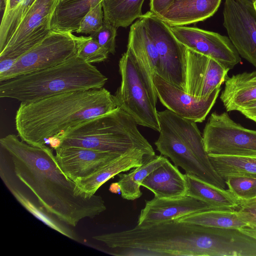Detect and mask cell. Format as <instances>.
Returning <instances> with one entry per match:
<instances>
[{
	"instance_id": "6da1fadb",
	"label": "cell",
	"mask_w": 256,
	"mask_h": 256,
	"mask_svg": "<svg viewBox=\"0 0 256 256\" xmlns=\"http://www.w3.org/2000/svg\"><path fill=\"white\" fill-rule=\"evenodd\" d=\"M0 176L16 200L51 228L64 235L67 225L106 210L102 198L88 196L60 169L51 148L10 134L0 140Z\"/></svg>"
},
{
	"instance_id": "7a4b0ae2",
	"label": "cell",
	"mask_w": 256,
	"mask_h": 256,
	"mask_svg": "<svg viewBox=\"0 0 256 256\" xmlns=\"http://www.w3.org/2000/svg\"><path fill=\"white\" fill-rule=\"evenodd\" d=\"M117 108L113 95L105 88L73 91L20 102L15 126L22 140L43 146L50 138Z\"/></svg>"
},
{
	"instance_id": "3957f363",
	"label": "cell",
	"mask_w": 256,
	"mask_h": 256,
	"mask_svg": "<svg viewBox=\"0 0 256 256\" xmlns=\"http://www.w3.org/2000/svg\"><path fill=\"white\" fill-rule=\"evenodd\" d=\"M107 80L76 54L56 66L0 82V97L30 102L68 92L100 88Z\"/></svg>"
},
{
	"instance_id": "277c9868",
	"label": "cell",
	"mask_w": 256,
	"mask_h": 256,
	"mask_svg": "<svg viewBox=\"0 0 256 256\" xmlns=\"http://www.w3.org/2000/svg\"><path fill=\"white\" fill-rule=\"evenodd\" d=\"M134 118L119 108L54 138L60 146H76L120 154L134 149L155 152Z\"/></svg>"
},
{
	"instance_id": "5b68a950",
	"label": "cell",
	"mask_w": 256,
	"mask_h": 256,
	"mask_svg": "<svg viewBox=\"0 0 256 256\" xmlns=\"http://www.w3.org/2000/svg\"><path fill=\"white\" fill-rule=\"evenodd\" d=\"M160 135L154 142L156 150L170 158L186 174L218 188L225 189L224 180L210 171L197 158L204 152L202 136L196 122L166 111L158 115Z\"/></svg>"
},
{
	"instance_id": "8992f818",
	"label": "cell",
	"mask_w": 256,
	"mask_h": 256,
	"mask_svg": "<svg viewBox=\"0 0 256 256\" xmlns=\"http://www.w3.org/2000/svg\"><path fill=\"white\" fill-rule=\"evenodd\" d=\"M121 83L113 98L118 108L132 116L138 125L160 132L158 111L128 48L119 61Z\"/></svg>"
},
{
	"instance_id": "52a82bcc",
	"label": "cell",
	"mask_w": 256,
	"mask_h": 256,
	"mask_svg": "<svg viewBox=\"0 0 256 256\" xmlns=\"http://www.w3.org/2000/svg\"><path fill=\"white\" fill-rule=\"evenodd\" d=\"M58 0H35L24 16L4 49L0 52V74L41 41L51 30Z\"/></svg>"
},
{
	"instance_id": "ba28073f",
	"label": "cell",
	"mask_w": 256,
	"mask_h": 256,
	"mask_svg": "<svg viewBox=\"0 0 256 256\" xmlns=\"http://www.w3.org/2000/svg\"><path fill=\"white\" fill-rule=\"evenodd\" d=\"M78 36L72 32L51 30L38 44L21 56L0 82L59 64L76 54Z\"/></svg>"
},
{
	"instance_id": "9c48e42d",
	"label": "cell",
	"mask_w": 256,
	"mask_h": 256,
	"mask_svg": "<svg viewBox=\"0 0 256 256\" xmlns=\"http://www.w3.org/2000/svg\"><path fill=\"white\" fill-rule=\"evenodd\" d=\"M202 138L208 155L256 154V130L246 128L234 122L227 112L210 114Z\"/></svg>"
},
{
	"instance_id": "30bf717a",
	"label": "cell",
	"mask_w": 256,
	"mask_h": 256,
	"mask_svg": "<svg viewBox=\"0 0 256 256\" xmlns=\"http://www.w3.org/2000/svg\"><path fill=\"white\" fill-rule=\"evenodd\" d=\"M140 18L158 54L156 74L185 91L186 48L176 39L168 26L150 11Z\"/></svg>"
},
{
	"instance_id": "8fae6325",
	"label": "cell",
	"mask_w": 256,
	"mask_h": 256,
	"mask_svg": "<svg viewBox=\"0 0 256 256\" xmlns=\"http://www.w3.org/2000/svg\"><path fill=\"white\" fill-rule=\"evenodd\" d=\"M224 26L240 56L256 68V11L252 0H225Z\"/></svg>"
},
{
	"instance_id": "7c38bea8",
	"label": "cell",
	"mask_w": 256,
	"mask_h": 256,
	"mask_svg": "<svg viewBox=\"0 0 256 256\" xmlns=\"http://www.w3.org/2000/svg\"><path fill=\"white\" fill-rule=\"evenodd\" d=\"M168 26L176 39L187 48L210 56L229 70L241 61L236 48L226 36L195 27Z\"/></svg>"
},
{
	"instance_id": "4fadbf2b",
	"label": "cell",
	"mask_w": 256,
	"mask_h": 256,
	"mask_svg": "<svg viewBox=\"0 0 256 256\" xmlns=\"http://www.w3.org/2000/svg\"><path fill=\"white\" fill-rule=\"evenodd\" d=\"M153 82L157 96L167 109L196 122L204 121L214 106L220 90H216L208 98H200L166 80L156 74Z\"/></svg>"
},
{
	"instance_id": "5bb4252c",
	"label": "cell",
	"mask_w": 256,
	"mask_h": 256,
	"mask_svg": "<svg viewBox=\"0 0 256 256\" xmlns=\"http://www.w3.org/2000/svg\"><path fill=\"white\" fill-rule=\"evenodd\" d=\"M229 70L216 60L187 48L185 92L208 98L226 82Z\"/></svg>"
},
{
	"instance_id": "9a60e30c",
	"label": "cell",
	"mask_w": 256,
	"mask_h": 256,
	"mask_svg": "<svg viewBox=\"0 0 256 256\" xmlns=\"http://www.w3.org/2000/svg\"><path fill=\"white\" fill-rule=\"evenodd\" d=\"M54 150L60 169L74 182L92 175L122 155L76 146H60Z\"/></svg>"
},
{
	"instance_id": "2e32d148",
	"label": "cell",
	"mask_w": 256,
	"mask_h": 256,
	"mask_svg": "<svg viewBox=\"0 0 256 256\" xmlns=\"http://www.w3.org/2000/svg\"><path fill=\"white\" fill-rule=\"evenodd\" d=\"M127 48H130L134 56L152 102L156 106L158 98L153 82V76L158 72L159 56L156 46L140 18L130 26Z\"/></svg>"
},
{
	"instance_id": "e0dca14e",
	"label": "cell",
	"mask_w": 256,
	"mask_h": 256,
	"mask_svg": "<svg viewBox=\"0 0 256 256\" xmlns=\"http://www.w3.org/2000/svg\"><path fill=\"white\" fill-rule=\"evenodd\" d=\"M216 208L192 196L186 195L176 198L154 197L145 201L137 226L148 227L176 220L192 213Z\"/></svg>"
},
{
	"instance_id": "ac0fdd59",
	"label": "cell",
	"mask_w": 256,
	"mask_h": 256,
	"mask_svg": "<svg viewBox=\"0 0 256 256\" xmlns=\"http://www.w3.org/2000/svg\"><path fill=\"white\" fill-rule=\"evenodd\" d=\"M155 155L142 150L134 149L110 162L92 175L78 180L76 182L86 195L92 196L110 178L122 172L142 166Z\"/></svg>"
},
{
	"instance_id": "d6986e66",
	"label": "cell",
	"mask_w": 256,
	"mask_h": 256,
	"mask_svg": "<svg viewBox=\"0 0 256 256\" xmlns=\"http://www.w3.org/2000/svg\"><path fill=\"white\" fill-rule=\"evenodd\" d=\"M222 0H174L158 16L170 26H184L203 21L217 11Z\"/></svg>"
},
{
	"instance_id": "ffe728a7",
	"label": "cell",
	"mask_w": 256,
	"mask_h": 256,
	"mask_svg": "<svg viewBox=\"0 0 256 256\" xmlns=\"http://www.w3.org/2000/svg\"><path fill=\"white\" fill-rule=\"evenodd\" d=\"M142 186L160 198H176L186 195L185 174L168 159L152 170L143 180Z\"/></svg>"
},
{
	"instance_id": "44dd1931",
	"label": "cell",
	"mask_w": 256,
	"mask_h": 256,
	"mask_svg": "<svg viewBox=\"0 0 256 256\" xmlns=\"http://www.w3.org/2000/svg\"><path fill=\"white\" fill-rule=\"evenodd\" d=\"M220 99L227 112L238 111L256 101V70L228 77Z\"/></svg>"
},
{
	"instance_id": "7402d4cb",
	"label": "cell",
	"mask_w": 256,
	"mask_h": 256,
	"mask_svg": "<svg viewBox=\"0 0 256 256\" xmlns=\"http://www.w3.org/2000/svg\"><path fill=\"white\" fill-rule=\"evenodd\" d=\"M102 0H58L51 22L53 30L76 32L85 15Z\"/></svg>"
},
{
	"instance_id": "603a6c76",
	"label": "cell",
	"mask_w": 256,
	"mask_h": 256,
	"mask_svg": "<svg viewBox=\"0 0 256 256\" xmlns=\"http://www.w3.org/2000/svg\"><path fill=\"white\" fill-rule=\"evenodd\" d=\"M186 195L195 198L218 209L236 210L240 202L228 190L222 189L198 178L185 174Z\"/></svg>"
},
{
	"instance_id": "cb8c5ba5",
	"label": "cell",
	"mask_w": 256,
	"mask_h": 256,
	"mask_svg": "<svg viewBox=\"0 0 256 256\" xmlns=\"http://www.w3.org/2000/svg\"><path fill=\"white\" fill-rule=\"evenodd\" d=\"M176 220L204 226L236 228L248 226L239 216L236 210L211 209L192 213Z\"/></svg>"
},
{
	"instance_id": "d4e9b609",
	"label": "cell",
	"mask_w": 256,
	"mask_h": 256,
	"mask_svg": "<svg viewBox=\"0 0 256 256\" xmlns=\"http://www.w3.org/2000/svg\"><path fill=\"white\" fill-rule=\"evenodd\" d=\"M144 0H102L104 21L116 28H126L143 14Z\"/></svg>"
},
{
	"instance_id": "484cf974",
	"label": "cell",
	"mask_w": 256,
	"mask_h": 256,
	"mask_svg": "<svg viewBox=\"0 0 256 256\" xmlns=\"http://www.w3.org/2000/svg\"><path fill=\"white\" fill-rule=\"evenodd\" d=\"M168 160L162 155H155L142 166L132 168L128 173L119 174L118 184L122 198L133 200L142 195L140 187L144 179L154 169Z\"/></svg>"
},
{
	"instance_id": "4316f807",
	"label": "cell",
	"mask_w": 256,
	"mask_h": 256,
	"mask_svg": "<svg viewBox=\"0 0 256 256\" xmlns=\"http://www.w3.org/2000/svg\"><path fill=\"white\" fill-rule=\"evenodd\" d=\"M208 156L214 168L224 180L232 176H256V154Z\"/></svg>"
},
{
	"instance_id": "83f0119b",
	"label": "cell",
	"mask_w": 256,
	"mask_h": 256,
	"mask_svg": "<svg viewBox=\"0 0 256 256\" xmlns=\"http://www.w3.org/2000/svg\"><path fill=\"white\" fill-rule=\"evenodd\" d=\"M34 0H0V12L2 14L0 26V52L4 49Z\"/></svg>"
},
{
	"instance_id": "f1b7e54d",
	"label": "cell",
	"mask_w": 256,
	"mask_h": 256,
	"mask_svg": "<svg viewBox=\"0 0 256 256\" xmlns=\"http://www.w3.org/2000/svg\"><path fill=\"white\" fill-rule=\"evenodd\" d=\"M108 52L90 36L78 38L76 55L88 63L92 64L106 60Z\"/></svg>"
},
{
	"instance_id": "f546056e",
	"label": "cell",
	"mask_w": 256,
	"mask_h": 256,
	"mask_svg": "<svg viewBox=\"0 0 256 256\" xmlns=\"http://www.w3.org/2000/svg\"><path fill=\"white\" fill-rule=\"evenodd\" d=\"M224 181L228 190L240 202L256 198V176H232Z\"/></svg>"
},
{
	"instance_id": "4dcf8cb0",
	"label": "cell",
	"mask_w": 256,
	"mask_h": 256,
	"mask_svg": "<svg viewBox=\"0 0 256 256\" xmlns=\"http://www.w3.org/2000/svg\"><path fill=\"white\" fill-rule=\"evenodd\" d=\"M104 22V13L102 2L91 9L83 18L76 32L90 34L99 30Z\"/></svg>"
},
{
	"instance_id": "1f68e13d",
	"label": "cell",
	"mask_w": 256,
	"mask_h": 256,
	"mask_svg": "<svg viewBox=\"0 0 256 256\" xmlns=\"http://www.w3.org/2000/svg\"><path fill=\"white\" fill-rule=\"evenodd\" d=\"M116 29L114 26L104 21L102 27L90 36L106 49L109 54H114L116 52Z\"/></svg>"
},
{
	"instance_id": "d6a6232c",
	"label": "cell",
	"mask_w": 256,
	"mask_h": 256,
	"mask_svg": "<svg viewBox=\"0 0 256 256\" xmlns=\"http://www.w3.org/2000/svg\"><path fill=\"white\" fill-rule=\"evenodd\" d=\"M236 210L244 221L249 226H256V198L241 202Z\"/></svg>"
},
{
	"instance_id": "836d02e7",
	"label": "cell",
	"mask_w": 256,
	"mask_h": 256,
	"mask_svg": "<svg viewBox=\"0 0 256 256\" xmlns=\"http://www.w3.org/2000/svg\"><path fill=\"white\" fill-rule=\"evenodd\" d=\"M174 0H150V11L157 16L161 14Z\"/></svg>"
},
{
	"instance_id": "e575fe53",
	"label": "cell",
	"mask_w": 256,
	"mask_h": 256,
	"mask_svg": "<svg viewBox=\"0 0 256 256\" xmlns=\"http://www.w3.org/2000/svg\"><path fill=\"white\" fill-rule=\"evenodd\" d=\"M238 112L256 123V101L240 108Z\"/></svg>"
},
{
	"instance_id": "d590c367",
	"label": "cell",
	"mask_w": 256,
	"mask_h": 256,
	"mask_svg": "<svg viewBox=\"0 0 256 256\" xmlns=\"http://www.w3.org/2000/svg\"><path fill=\"white\" fill-rule=\"evenodd\" d=\"M238 230L256 239V226H248Z\"/></svg>"
},
{
	"instance_id": "8d00e7d4",
	"label": "cell",
	"mask_w": 256,
	"mask_h": 256,
	"mask_svg": "<svg viewBox=\"0 0 256 256\" xmlns=\"http://www.w3.org/2000/svg\"><path fill=\"white\" fill-rule=\"evenodd\" d=\"M109 190L113 193H118L120 192V186L117 182L112 183L110 186Z\"/></svg>"
},
{
	"instance_id": "74e56055",
	"label": "cell",
	"mask_w": 256,
	"mask_h": 256,
	"mask_svg": "<svg viewBox=\"0 0 256 256\" xmlns=\"http://www.w3.org/2000/svg\"><path fill=\"white\" fill-rule=\"evenodd\" d=\"M252 4H253V6L254 8V9L256 11V0H252Z\"/></svg>"
}]
</instances>
